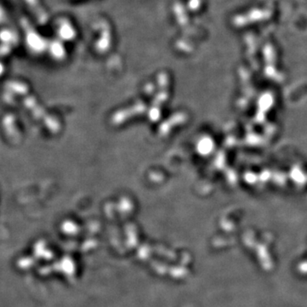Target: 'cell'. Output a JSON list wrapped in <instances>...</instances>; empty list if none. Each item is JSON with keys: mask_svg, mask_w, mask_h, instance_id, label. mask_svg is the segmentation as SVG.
Listing matches in <instances>:
<instances>
[{"mask_svg": "<svg viewBox=\"0 0 307 307\" xmlns=\"http://www.w3.org/2000/svg\"><path fill=\"white\" fill-rule=\"evenodd\" d=\"M4 18H5V12H4V10L1 8V6H0V23L3 22Z\"/></svg>", "mask_w": 307, "mask_h": 307, "instance_id": "cell-1", "label": "cell"}]
</instances>
